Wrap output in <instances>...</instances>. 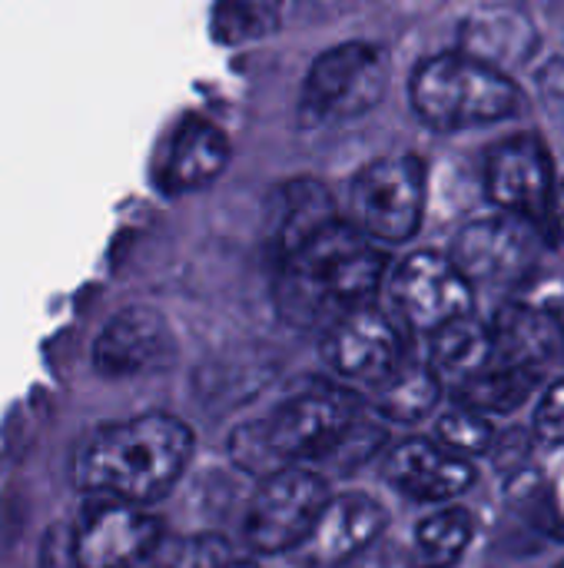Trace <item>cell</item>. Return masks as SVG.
<instances>
[{
    "label": "cell",
    "mask_w": 564,
    "mask_h": 568,
    "mask_svg": "<svg viewBox=\"0 0 564 568\" xmlns=\"http://www.w3.org/2000/svg\"><path fill=\"white\" fill-rule=\"evenodd\" d=\"M389 266L392 253L339 216L279 260V316L293 326L326 329L359 306L382 303Z\"/></svg>",
    "instance_id": "1"
},
{
    "label": "cell",
    "mask_w": 564,
    "mask_h": 568,
    "mask_svg": "<svg viewBox=\"0 0 564 568\" xmlns=\"http://www.w3.org/2000/svg\"><path fill=\"white\" fill-rule=\"evenodd\" d=\"M196 449L193 429L163 409L103 423L73 453V483L83 496L153 506L173 493Z\"/></svg>",
    "instance_id": "2"
},
{
    "label": "cell",
    "mask_w": 564,
    "mask_h": 568,
    "mask_svg": "<svg viewBox=\"0 0 564 568\" xmlns=\"http://www.w3.org/2000/svg\"><path fill=\"white\" fill-rule=\"evenodd\" d=\"M366 396L336 379H316L269 416L249 419L229 436V459L253 479L289 466H312L366 413Z\"/></svg>",
    "instance_id": "3"
},
{
    "label": "cell",
    "mask_w": 564,
    "mask_h": 568,
    "mask_svg": "<svg viewBox=\"0 0 564 568\" xmlns=\"http://www.w3.org/2000/svg\"><path fill=\"white\" fill-rule=\"evenodd\" d=\"M416 116L435 133H462L469 126L505 123L525 113L522 87L459 50L425 57L409 77Z\"/></svg>",
    "instance_id": "4"
},
{
    "label": "cell",
    "mask_w": 564,
    "mask_h": 568,
    "mask_svg": "<svg viewBox=\"0 0 564 568\" xmlns=\"http://www.w3.org/2000/svg\"><path fill=\"white\" fill-rule=\"evenodd\" d=\"M558 250L562 246L542 230L499 210L462 220L445 246L452 263L475 286L482 310L499 300H512Z\"/></svg>",
    "instance_id": "5"
},
{
    "label": "cell",
    "mask_w": 564,
    "mask_h": 568,
    "mask_svg": "<svg viewBox=\"0 0 564 568\" xmlns=\"http://www.w3.org/2000/svg\"><path fill=\"white\" fill-rule=\"evenodd\" d=\"M382 300L416 343L455 320L482 313L475 286L462 276L445 246H416L392 260Z\"/></svg>",
    "instance_id": "6"
},
{
    "label": "cell",
    "mask_w": 564,
    "mask_h": 568,
    "mask_svg": "<svg viewBox=\"0 0 564 568\" xmlns=\"http://www.w3.org/2000/svg\"><path fill=\"white\" fill-rule=\"evenodd\" d=\"M429 213V166L419 153L382 156L362 166L349 186V223L372 243L409 246Z\"/></svg>",
    "instance_id": "7"
},
{
    "label": "cell",
    "mask_w": 564,
    "mask_h": 568,
    "mask_svg": "<svg viewBox=\"0 0 564 568\" xmlns=\"http://www.w3.org/2000/svg\"><path fill=\"white\" fill-rule=\"evenodd\" d=\"M482 193L492 210L519 216L555 240L558 173L542 133H512L489 146L482 166Z\"/></svg>",
    "instance_id": "8"
},
{
    "label": "cell",
    "mask_w": 564,
    "mask_h": 568,
    "mask_svg": "<svg viewBox=\"0 0 564 568\" xmlns=\"http://www.w3.org/2000/svg\"><path fill=\"white\" fill-rule=\"evenodd\" d=\"M382 486L402 503L422 509L469 503L485 489V469L439 446L425 429L399 433L376 463Z\"/></svg>",
    "instance_id": "9"
},
{
    "label": "cell",
    "mask_w": 564,
    "mask_h": 568,
    "mask_svg": "<svg viewBox=\"0 0 564 568\" xmlns=\"http://www.w3.org/2000/svg\"><path fill=\"white\" fill-rule=\"evenodd\" d=\"M419 343L382 306H359L322 329V359L336 383L369 396L382 386Z\"/></svg>",
    "instance_id": "10"
},
{
    "label": "cell",
    "mask_w": 564,
    "mask_h": 568,
    "mask_svg": "<svg viewBox=\"0 0 564 568\" xmlns=\"http://www.w3.org/2000/svg\"><path fill=\"white\" fill-rule=\"evenodd\" d=\"M329 493V479L312 466H289L259 479L243 516V542L256 556L296 552Z\"/></svg>",
    "instance_id": "11"
},
{
    "label": "cell",
    "mask_w": 564,
    "mask_h": 568,
    "mask_svg": "<svg viewBox=\"0 0 564 568\" xmlns=\"http://www.w3.org/2000/svg\"><path fill=\"white\" fill-rule=\"evenodd\" d=\"M160 546L163 523L153 513L106 496H86L70 536L73 568H143Z\"/></svg>",
    "instance_id": "12"
},
{
    "label": "cell",
    "mask_w": 564,
    "mask_h": 568,
    "mask_svg": "<svg viewBox=\"0 0 564 568\" xmlns=\"http://www.w3.org/2000/svg\"><path fill=\"white\" fill-rule=\"evenodd\" d=\"M389 90V57L376 43H339L316 57L302 103L322 120H356L382 103Z\"/></svg>",
    "instance_id": "13"
},
{
    "label": "cell",
    "mask_w": 564,
    "mask_h": 568,
    "mask_svg": "<svg viewBox=\"0 0 564 568\" xmlns=\"http://www.w3.org/2000/svg\"><path fill=\"white\" fill-rule=\"evenodd\" d=\"M389 532L392 513L376 493H329L306 539L296 546V559L306 568H346L389 539Z\"/></svg>",
    "instance_id": "14"
},
{
    "label": "cell",
    "mask_w": 564,
    "mask_h": 568,
    "mask_svg": "<svg viewBox=\"0 0 564 568\" xmlns=\"http://www.w3.org/2000/svg\"><path fill=\"white\" fill-rule=\"evenodd\" d=\"M176 353L173 329L153 306L120 310L93 339L90 359L103 379H130L160 369Z\"/></svg>",
    "instance_id": "15"
},
{
    "label": "cell",
    "mask_w": 564,
    "mask_h": 568,
    "mask_svg": "<svg viewBox=\"0 0 564 568\" xmlns=\"http://www.w3.org/2000/svg\"><path fill=\"white\" fill-rule=\"evenodd\" d=\"M542 50V30L522 3H479L459 23V53L505 77L529 67Z\"/></svg>",
    "instance_id": "16"
},
{
    "label": "cell",
    "mask_w": 564,
    "mask_h": 568,
    "mask_svg": "<svg viewBox=\"0 0 564 568\" xmlns=\"http://www.w3.org/2000/svg\"><path fill=\"white\" fill-rule=\"evenodd\" d=\"M485 320L495 339V359L548 376L564 369V316L522 300H502L485 306Z\"/></svg>",
    "instance_id": "17"
},
{
    "label": "cell",
    "mask_w": 564,
    "mask_h": 568,
    "mask_svg": "<svg viewBox=\"0 0 564 568\" xmlns=\"http://www.w3.org/2000/svg\"><path fill=\"white\" fill-rule=\"evenodd\" d=\"M482 539L479 499L422 509L402 546L406 568H469Z\"/></svg>",
    "instance_id": "18"
},
{
    "label": "cell",
    "mask_w": 564,
    "mask_h": 568,
    "mask_svg": "<svg viewBox=\"0 0 564 568\" xmlns=\"http://www.w3.org/2000/svg\"><path fill=\"white\" fill-rule=\"evenodd\" d=\"M445 399H449V389L442 386V379L432 373V366L416 346L412 356L382 386H376L366 396V406L376 419H382L399 436V433L429 429V423L445 406Z\"/></svg>",
    "instance_id": "19"
},
{
    "label": "cell",
    "mask_w": 564,
    "mask_h": 568,
    "mask_svg": "<svg viewBox=\"0 0 564 568\" xmlns=\"http://www.w3.org/2000/svg\"><path fill=\"white\" fill-rule=\"evenodd\" d=\"M548 379H552L548 373L495 359L485 373H479L475 379H469L459 389H452L449 399H455V403L489 416L499 426H515V423H522L529 416L539 389Z\"/></svg>",
    "instance_id": "20"
},
{
    "label": "cell",
    "mask_w": 564,
    "mask_h": 568,
    "mask_svg": "<svg viewBox=\"0 0 564 568\" xmlns=\"http://www.w3.org/2000/svg\"><path fill=\"white\" fill-rule=\"evenodd\" d=\"M419 353L425 356V363L432 366V373L442 379L449 393L475 379L495 363V339H492L485 310L435 329L432 336L419 343Z\"/></svg>",
    "instance_id": "21"
},
{
    "label": "cell",
    "mask_w": 564,
    "mask_h": 568,
    "mask_svg": "<svg viewBox=\"0 0 564 568\" xmlns=\"http://www.w3.org/2000/svg\"><path fill=\"white\" fill-rule=\"evenodd\" d=\"M229 163V140L226 133L203 120V116H189L173 143H170V156H166V186L173 193L183 190H199L206 183H213Z\"/></svg>",
    "instance_id": "22"
},
{
    "label": "cell",
    "mask_w": 564,
    "mask_h": 568,
    "mask_svg": "<svg viewBox=\"0 0 564 568\" xmlns=\"http://www.w3.org/2000/svg\"><path fill=\"white\" fill-rule=\"evenodd\" d=\"M332 220H339V213H336V203L322 183H316V180L289 183L286 200H283V213L276 223V256L279 260L289 256L296 246L312 240Z\"/></svg>",
    "instance_id": "23"
},
{
    "label": "cell",
    "mask_w": 564,
    "mask_h": 568,
    "mask_svg": "<svg viewBox=\"0 0 564 568\" xmlns=\"http://www.w3.org/2000/svg\"><path fill=\"white\" fill-rule=\"evenodd\" d=\"M502 429L499 423H492L489 416L455 403V399H445V406L435 413V419L429 423V436L445 446L449 453L462 456V459H472V463H485L492 456V449L499 446L502 439Z\"/></svg>",
    "instance_id": "24"
},
{
    "label": "cell",
    "mask_w": 564,
    "mask_h": 568,
    "mask_svg": "<svg viewBox=\"0 0 564 568\" xmlns=\"http://www.w3.org/2000/svg\"><path fill=\"white\" fill-rule=\"evenodd\" d=\"M289 0H216L213 30L226 43H249L269 37L283 17Z\"/></svg>",
    "instance_id": "25"
},
{
    "label": "cell",
    "mask_w": 564,
    "mask_h": 568,
    "mask_svg": "<svg viewBox=\"0 0 564 568\" xmlns=\"http://www.w3.org/2000/svg\"><path fill=\"white\" fill-rule=\"evenodd\" d=\"M522 426L542 456H548L552 463L564 459V369L539 389Z\"/></svg>",
    "instance_id": "26"
},
{
    "label": "cell",
    "mask_w": 564,
    "mask_h": 568,
    "mask_svg": "<svg viewBox=\"0 0 564 568\" xmlns=\"http://www.w3.org/2000/svg\"><path fill=\"white\" fill-rule=\"evenodd\" d=\"M233 559V549L216 532H196L173 542H163L150 568H223Z\"/></svg>",
    "instance_id": "27"
},
{
    "label": "cell",
    "mask_w": 564,
    "mask_h": 568,
    "mask_svg": "<svg viewBox=\"0 0 564 568\" xmlns=\"http://www.w3.org/2000/svg\"><path fill=\"white\" fill-rule=\"evenodd\" d=\"M535 87L545 97V103L564 106V53H555V57H548V63H542Z\"/></svg>",
    "instance_id": "28"
},
{
    "label": "cell",
    "mask_w": 564,
    "mask_h": 568,
    "mask_svg": "<svg viewBox=\"0 0 564 568\" xmlns=\"http://www.w3.org/2000/svg\"><path fill=\"white\" fill-rule=\"evenodd\" d=\"M555 240L564 250V180H558V203H555Z\"/></svg>",
    "instance_id": "29"
},
{
    "label": "cell",
    "mask_w": 564,
    "mask_h": 568,
    "mask_svg": "<svg viewBox=\"0 0 564 568\" xmlns=\"http://www.w3.org/2000/svg\"><path fill=\"white\" fill-rule=\"evenodd\" d=\"M555 483H558V499H562V513H564V459L555 463Z\"/></svg>",
    "instance_id": "30"
},
{
    "label": "cell",
    "mask_w": 564,
    "mask_h": 568,
    "mask_svg": "<svg viewBox=\"0 0 564 568\" xmlns=\"http://www.w3.org/2000/svg\"><path fill=\"white\" fill-rule=\"evenodd\" d=\"M223 568H259L253 559H229Z\"/></svg>",
    "instance_id": "31"
},
{
    "label": "cell",
    "mask_w": 564,
    "mask_h": 568,
    "mask_svg": "<svg viewBox=\"0 0 564 568\" xmlns=\"http://www.w3.org/2000/svg\"><path fill=\"white\" fill-rule=\"evenodd\" d=\"M545 568H564V549H562V552H555V556H552V559L545 562Z\"/></svg>",
    "instance_id": "32"
}]
</instances>
